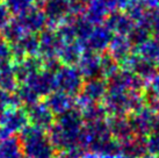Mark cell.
<instances>
[{"instance_id":"obj_6","label":"cell","mask_w":159,"mask_h":158,"mask_svg":"<svg viewBox=\"0 0 159 158\" xmlns=\"http://www.w3.org/2000/svg\"><path fill=\"white\" fill-rule=\"evenodd\" d=\"M14 19L22 27L27 34H39L47 27V18L43 9L34 5L22 13L14 15Z\"/></svg>"},{"instance_id":"obj_39","label":"cell","mask_w":159,"mask_h":158,"mask_svg":"<svg viewBox=\"0 0 159 158\" xmlns=\"http://www.w3.org/2000/svg\"><path fill=\"white\" fill-rule=\"evenodd\" d=\"M0 2H1V0H0Z\"/></svg>"},{"instance_id":"obj_17","label":"cell","mask_w":159,"mask_h":158,"mask_svg":"<svg viewBox=\"0 0 159 158\" xmlns=\"http://www.w3.org/2000/svg\"><path fill=\"white\" fill-rule=\"evenodd\" d=\"M100 58L101 53H97L89 51V50H84L79 61L77 63V69L79 70L80 75L83 76L84 79H91L99 77L100 72Z\"/></svg>"},{"instance_id":"obj_38","label":"cell","mask_w":159,"mask_h":158,"mask_svg":"<svg viewBox=\"0 0 159 158\" xmlns=\"http://www.w3.org/2000/svg\"><path fill=\"white\" fill-rule=\"evenodd\" d=\"M44 1H45V0H35V4L39 6V4H43Z\"/></svg>"},{"instance_id":"obj_15","label":"cell","mask_w":159,"mask_h":158,"mask_svg":"<svg viewBox=\"0 0 159 158\" xmlns=\"http://www.w3.org/2000/svg\"><path fill=\"white\" fill-rule=\"evenodd\" d=\"M106 53L119 64H122L134 53V48L127 35L114 34L108 44Z\"/></svg>"},{"instance_id":"obj_5","label":"cell","mask_w":159,"mask_h":158,"mask_svg":"<svg viewBox=\"0 0 159 158\" xmlns=\"http://www.w3.org/2000/svg\"><path fill=\"white\" fill-rule=\"evenodd\" d=\"M129 122L131 124L135 135L146 137L152 132L155 122L157 120V113L151 107L145 105L141 109L129 114Z\"/></svg>"},{"instance_id":"obj_30","label":"cell","mask_w":159,"mask_h":158,"mask_svg":"<svg viewBox=\"0 0 159 158\" xmlns=\"http://www.w3.org/2000/svg\"><path fill=\"white\" fill-rule=\"evenodd\" d=\"M13 63V56H12V49L11 44L6 42L0 36V65Z\"/></svg>"},{"instance_id":"obj_34","label":"cell","mask_w":159,"mask_h":158,"mask_svg":"<svg viewBox=\"0 0 159 158\" xmlns=\"http://www.w3.org/2000/svg\"><path fill=\"white\" fill-rule=\"evenodd\" d=\"M143 2L149 9H155L159 7V0H143Z\"/></svg>"},{"instance_id":"obj_25","label":"cell","mask_w":159,"mask_h":158,"mask_svg":"<svg viewBox=\"0 0 159 158\" xmlns=\"http://www.w3.org/2000/svg\"><path fill=\"white\" fill-rule=\"evenodd\" d=\"M26 34L27 33L23 30L22 27L19 25V22L14 18H12V20L8 22V25L0 33V36L9 44H13L19 42Z\"/></svg>"},{"instance_id":"obj_32","label":"cell","mask_w":159,"mask_h":158,"mask_svg":"<svg viewBox=\"0 0 159 158\" xmlns=\"http://www.w3.org/2000/svg\"><path fill=\"white\" fill-rule=\"evenodd\" d=\"M150 27L151 34L157 39H159V7L151 9L150 13Z\"/></svg>"},{"instance_id":"obj_23","label":"cell","mask_w":159,"mask_h":158,"mask_svg":"<svg viewBox=\"0 0 159 158\" xmlns=\"http://www.w3.org/2000/svg\"><path fill=\"white\" fill-rule=\"evenodd\" d=\"M80 112H81L85 123L106 120L108 115L101 102H92L89 105L85 106L84 108H81Z\"/></svg>"},{"instance_id":"obj_4","label":"cell","mask_w":159,"mask_h":158,"mask_svg":"<svg viewBox=\"0 0 159 158\" xmlns=\"http://www.w3.org/2000/svg\"><path fill=\"white\" fill-rule=\"evenodd\" d=\"M29 124L25 107H11L0 114V129L7 135H16Z\"/></svg>"},{"instance_id":"obj_37","label":"cell","mask_w":159,"mask_h":158,"mask_svg":"<svg viewBox=\"0 0 159 158\" xmlns=\"http://www.w3.org/2000/svg\"><path fill=\"white\" fill-rule=\"evenodd\" d=\"M101 158H128L125 157L124 155H122L121 152H117V154L114 155H108V156H101Z\"/></svg>"},{"instance_id":"obj_2","label":"cell","mask_w":159,"mask_h":158,"mask_svg":"<svg viewBox=\"0 0 159 158\" xmlns=\"http://www.w3.org/2000/svg\"><path fill=\"white\" fill-rule=\"evenodd\" d=\"M18 137L27 158H52L57 152L50 142L47 130L30 123L19 132Z\"/></svg>"},{"instance_id":"obj_8","label":"cell","mask_w":159,"mask_h":158,"mask_svg":"<svg viewBox=\"0 0 159 158\" xmlns=\"http://www.w3.org/2000/svg\"><path fill=\"white\" fill-rule=\"evenodd\" d=\"M122 67L134 72L135 75L141 77L143 80H150L158 72L156 63L148 58L141 56L139 53H133L125 61L122 63Z\"/></svg>"},{"instance_id":"obj_16","label":"cell","mask_w":159,"mask_h":158,"mask_svg":"<svg viewBox=\"0 0 159 158\" xmlns=\"http://www.w3.org/2000/svg\"><path fill=\"white\" fill-rule=\"evenodd\" d=\"M44 104L53 113L55 116L75 107V97L55 90L44 97Z\"/></svg>"},{"instance_id":"obj_21","label":"cell","mask_w":159,"mask_h":158,"mask_svg":"<svg viewBox=\"0 0 159 158\" xmlns=\"http://www.w3.org/2000/svg\"><path fill=\"white\" fill-rule=\"evenodd\" d=\"M0 158H27L16 135H11L0 142Z\"/></svg>"},{"instance_id":"obj_36","label":"cell","mask_w":159,"mask_h":158,"mask_svg":"<svg viewBox=\"0 0 159 158\" xmlns=\"http://www.w3.org/2000/svg\"><path fill=\"white\" fill-rule=\"evenodd\" d=\"M52 158H71V157L65 152V151H58V154L56 152V154L52 156Z\"/></svg>"},{"instance_id":"obj_31","label":"cell","mask_w":159,"mask_h":158,"mask_svg":"<svg viewBox=\"0 0 159 158\" xmlns=\"http://www.w3.org/2000/svg\"><path fill=\"white\" fill-rule=\"evenodd\" d=\"M146 150L148 154L159 157V134L151 132L146 136Z\"/></svg>"},{"instance_id":"obj_33","label":"cell","mask_w":159,"mask_h":158,"mask_svg":"<svg viewBox=\"0 0 159 158\" xmlns=\"http://www.w3.org/2000/svg\"><path fill=\"white\" fill-rule=\"evenodd\" d=\"M13 15L7 8L5 2H0V33L2 31L5 27L8 25V22L12 20Z\"/></svg>"},{"instance_id":"obj_26","label":"cell","mask_w":159,"mask_h":158,"mask_svg":"<svg viewBox=\"0 0 159 158\" xmlns=\"http://www.w3.org/2000/svg\"><path fill=\"white\" fill-rule=\"evenodd\" d=\"M14 93H15V95L18 97L21 106L25 107V108H27V107H29V106H31V105H34L37 101H40L39 94H37L29 85H27L26 83L19 84Z\"/></svg>"},{"instance_id":"obj_13","label":"cell","mask_w":159,"mask_h":158,"mask_svg":"<svg viewBox=\"0 0 159 158\" xmlns=\"http://www.w3.org/2000/svg\"><path fill=\"white\" fill-rule=\"evenodd\" d=\"M13 69L19 84L25 83L34 73L43 69V59L40 56H27L20 61L13 62Z\"/></svg>"},{"instance_id":"obj_1","label":"cell","mask_w":159,"mask_h":158,"mask_svg":"<svg viewBox=\"0 0 159 158\" xmlns=\"http://www.w3.org/2000/svg\"><path fill=\"white\" fill-rule=\"evenodd\" d=\"M101 104L109 116H127L145 106L142 91H120L108 88Z\"/></svg>"},{"instance_id":"obj_28","label":"cell","mask_w":159,"mask_h":158,"mask_svg":"<svg viewBox=\"0 0 159 158\" xmlns=\"http://www.w3.org/2000/svg\"><path fill=\"white\" fill-rule=\"evenodd\" d=\"M119 70H120V65L117 62L115 61V59H113L107 53H101L99 77L103 78L105 80H108V79H111Z\"/></svg>"},{"instance_id":"obj_20","label":"cell","mask_w":159,"mask_h":158,"mask_svg":"<svg viewBox=\"0 0 159 158\" xmlns=\"http://www.w3.org/2000/svg\"><path fill=\"white\" fill-rule=\"evenodd\" d=\"M84 49L78 41L63 43L58 53V59L64 65H77Z\"/></svg>"},{"instance_id":"obj_29","label":"cell","mask_w":159,"mask_h":158,"mask_svg":"<svg viewBox=\"0 0 159 158\" xmlns=\"http://www.w3.org/2000/svg\"><path fill=\"white\" fill-rule=\"evenodd\" d=\"M5 5L7 6L12 15H18L36 4L35 0H5Z\"/></svg>"},{"instance_id":"obj_35","label":"cell","mask_w":159,"mask_h":158,"mask_svg":"<svg viewBox=\"0 0 159 158\" xmlns=\"http://www.w3.org/2000/svg\"><path fill=\"white\" fill-rule=\"evenodd\" d=\"M80 158H101V156L94 151H91V150H86L84 154L81 155Z\"/></svg>"},{"instance_id":"obj_3","label":"cell","mask_w":159,"mask_h":158,"mask_svg":"<svg viewBox=\"0 0 159 158\" xmlns=\"http://www.w3.org/2000/svg\"><path fill=\"white\" fill-rule=\"evenodd\" d=\"M85 79L75 65H62L55 72V88L75 97L81 90Z\"/></svg>"},{"instance_id":"obj_22","label":"cell","mask_w":159,"mask_h":158,"mask_svg":"<svg viewBox=\"0 0 159 158\" xmlns=\"http://www.w3.org/2000/svg\"><path fill=\"white\" fill-rule=\"evenodd\" d=\"M19 81L14 73L13 63L0 65V90H4L8 93L15 92Z\"/></svg>"},{"instance_id":"obj_10","label":"cell","mask_w":159,"mask_h":158,"mask_svg":"<svg viewBox=\"0 0 159 158\" xmlns=\"http://www.w3.org/2000/svg\"><path fill=\"white\" fill-rule=\"evenodd\" d=\"M113 35L114 34L105 25L94 26L89 37L81 43V47L84 50H89L97 53H106Z\"/></svg>"},{"instance_id":"obj_27","label":"cell","mask_w":159,"mask_h":158,"mask_svg":"<svg viewBox=\"0 0 159 158\" xmlns=\"http://www.w3.org/2000/svg\"><path fill=\"white\" fill-rule=\"evenodd\" d=\"M134 51L150 61L156 62V59L159 56V39L155 36H151L150 39L146 40L144 43L139 45L137 49H135Z\"/></svg>"},{"instance_id":"obj_9","label":"cell","mask_w":159,"mask_h":158,"mask_svg":"<svg viewBox=\"0 0 159 158\" xmlns=\"http://www.w3.org/2000/svg\"><path fill=\"white\" fill-rule=\"evenodd\" d=\"M42 9L47 18V26L51 28H56L69 15H72L69 0H45Z\"/></svg>"},{"instance_id":"obj_24","label":"cell","mask_w":159,"mask_h":158,"mask_svg":"<svg viewBox=\"0 0 159 158\" xmlns=\"http://www.w3.org/2000/svg\"><path fill=\"white\" fill-rule=\"evenodd\" d=\"M151 35H152L151 29L148 26H144L142 23H135L133 29L128 33L127 37L130 41V43H131L134 50H135V49H137L139 45L144 43L146 40L150 39Z\"/></svg>"},{"instance_id":"obj_12","label":"cell","mask_w":159,"mask_h":158,"mask_svg":"<svg viewBox=\"0 0 159 158\" xmlns=\"http://www.w3.org/2000/svg\"><path fill=\"white\" fill-rule=\"evenodd\" d=\"M102 25H105L113 34L128 35V33L135 26V22L130 19V16L125 12L116 9L107 14Z\"/></svg>"},{"instance_id":"obj_7","label":"cell","mask_w":159,"mask_h":158,"mask_svg":"<svg viewBox=\"0 0 159 158\" xmlns=\"http://www.w3.org/2000/svg\"><path fill=\"white\" fill-rule=\"evenodd\" d=\"M39 55L42 59L48 58H58V53L62 48L63 42L59 39L57 31L55 28L45 27L42 31L39 33Z\"/></svg>"},{"instance_id":"obj_19","label":"cell","mask_w":159,"mask_h":158,"mask_svg":"<svg viewBox=\"0 0 159 158\" xmlns=\"http://www.w3.org/2000/svg\"><path fill=\"white\" fill-rule=\"evenodd\" d=\"M120 152L128 158H142L148 154L146 137L134 135L120 143Z\"/></svg>"},{"instance_id":"obj_18","label":"cell","mask_w":159,"mask_h":158,"mask_svg":"<svg viewBox=\"0 0 159 158\" xmlns=\"http://www.w3.org/2000/svg\"><path fill=\"white\" fill-rule=\"evenodd\" d=\"M107 126L109 128L111 137L119 143L129 140L135 135L127 116H109L107 120Z\"/></svg>"},{"instance_id":"obj_11","label":"cell","mask_w":159,"mask_h":158,"mask_svg":"<svg viewBox=\"0 0 159 158\" xmlns=\"http://www.w3.org/2000/svg\"><path fill=\"white\" fill-rule=\"evenodd\" d=\"M29 123L35 127L48 130L55 122V115L44 104V101H37L36 104L26 108Z\"/></svg>"},{"instance_id":"obj_14","label":"cell","mask_w":159,"mask_h":158,"mask_svg":"<svg viewBox=\"0 0 159 158\" xmlns=\"http://www.w3.org/2000/svg\"><path fill=\"white\" fill-rule=\"evenodd\" d=\"M25 83L35 91L39 97H47L49 93L55 91V73L45 69L36 72Z\"/></svg>"}]
</instances>
